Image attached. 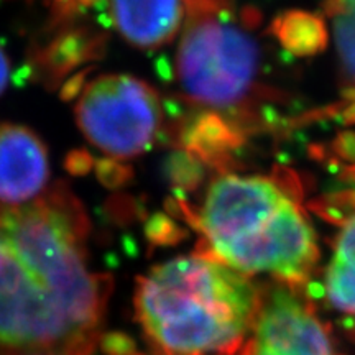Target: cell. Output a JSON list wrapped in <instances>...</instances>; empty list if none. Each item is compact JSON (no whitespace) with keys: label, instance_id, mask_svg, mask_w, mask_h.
Masks as SVG:
<instances>
[{"label":"cell","instance_id":"obj_1","mask_svg":"<svg viewBox=\"0 0 355 355\" xmlns=\"http://www.w3.org/2000/svg\"><path fill=\"white\" fill-rule=\"evenodd\" d=\"M89 222L69 191L0 206V355H91L109 278L87 261Z\"/></svg>","mask_w":355,"mask_h":355},{"label":"cell","instance_id":"obj_2","mask_svg":"<svg viewBox=\"0 0 355 355\" xmlns=\"http://www.w3.org/2000/svg\"><path fill=\"white\" fill-rule=\"evenodd\" d=\"M260 298L245 275L194 254L153 266L137 283L133 301L158 355H239Z\"/></svg>","mask_w":355,"mask_h":355},{"label":"cell","instance_id":"obj_3","mask_svg":"<svg viewBox=\"0 0 355 355\" xmlns=\"http://www.w3.org/2000/svg\"><path fill=\"white\" fill-rule=\"evenodd\" d=\"M211 257L242 275L266 273L298 288L319 259L316 234L300 204L265 176L224 175L212 181L198 214Z\"/></svg>","mask_w":355,"mask_h":355},{"label":"cell","instance_id":"obj_4","mask_svg":"<svg viewBox=\"0 0 355 355\" xmlns=\"http://www.w3.org/2000/svg\"><path fill=\"white\" fill-rule=\"evenodd\" d=\"M259 46L229 6L189 8L176 50L175 73L186 99L204 109H237L250 96Z\"/></svg>","mask_w":355,"mask_h":355},{"label":"cell","instance_id":"obj_5","mask_svg":"<svg viewBox=\"0 0 355 355\" xmlns=\"http://www.w3.org/2000/svg\"><path fill=\"white\" fill-rule=\"evenodd\" d=\"M79 130L110 158H137L152 148L163 127L158 92L132 74H104L81 89L74 105Z\"/></svg>","mask_w":355,"mask_h":355},{"label":"cell","instance_id":"obj_6","mask_svg":"<svg viewBox=\"0 0 355 355\" xmlns=\"http://www.w3.org/2000/svg\"><path fill=\"white\" fill-rule=\"evenodd\" d=\"M239 355H339L327 326L295 288L277 285L260 298Z\"/></svg>","mask_w":355,"mask_h":355},{"label":"cell","instance_id":"obj_7","mask_svg":"<svg viewBox=\"0 0 355 355\" xmlns=\"http://www.w3.org/2000/svg\"><path fill=\"white\" fill-rule=\"evenodd\" d=\"M50 158L42 139L19 123H0V206L17 207L46 193Z\"/></svg>","mask_w":355,"mask_h":355},{"label":"cell","instance_id":"obj_8","mask_svg":"<svg viewBox=\"0 0 355 355\" xmlns=\"http://www.w3.org/2000/svg\"><path fill=\"white\" fill-rule=\"evenodd\" d=\"M119 35L140 50H157L183 30L186 0H105Z\"/></svg>","mask_w":355,"mask_h":355},{"label":"cell","instance_id":"obj_9","mask_svg":"<svg viewBox=\"0 0 355 355\" xmlns=\"http://www.w3.org/2000/svg\"><path fill=\"white\" fill-rule=\"evenodd\" d=\"M326 296L332 308L355 326V212L336 239L326 272Z\"/></svg>","mask_w":355,"mask_h":355},{"label":"cell","instance_id":"obj_10","mask_svg":"<svg viewBox=\"0 0 355 355\" xmlns=\"http://www.w3.org/2000/svg\"><path fill=\"white\" fill-rule=\"evenodd\" d=\"M327 13L340 64L355 83V0H329Z\"/></svg>","mask_w":355,"mask_h":355},{"label":"cell","instance_id":"obj_11","mask_svg":"<svg viewBox=\"0 0 355 355\" xmlns=\"http://www.w3.org/2000/svg\"><path fill=\"white\" fill-rule=\"evenodd\" d=\"M8 83H10V61L7 53L0 46V96L6 92Z\"/></svg>","mask_w":355,"mask_h":355},{"label":"cell","instance_id":"obj_12","mask_svg":"<svg viewBox=\"0 0 355 355\" xmlns=\"http://www.w3.org/2000/svg\"><path fill=\"white\" fill-rule=\"evenodd\" d=\"M206 3H227V0H186V6H206Z\"/></svg>","mask_w":355,"mask_h":355},{"label":"cell","instance_id":"obj_13","mask_svg":"<svg viewBox=\"0 0 355 355\" xmlns=\"http://www.w3.org/2000/svg\"><path fill=\"white\" fill-rule=\"evenodd\" d=\"M58 2H63V3H66V2H69V0H58Z\"/></svg>","mask_w":355,"mask_h":355}]
</instances>
